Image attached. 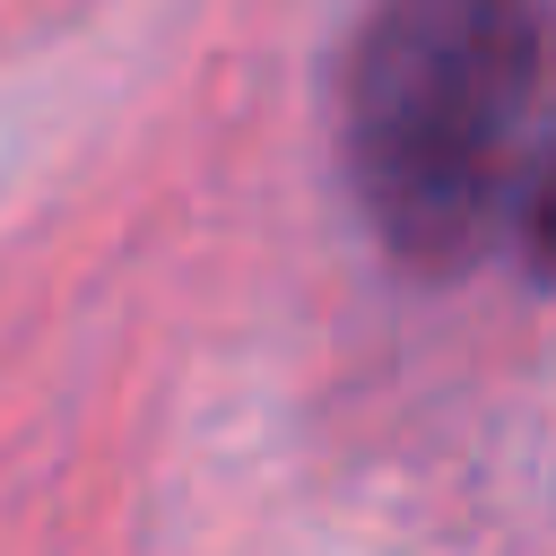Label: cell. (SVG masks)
Masks as SVG:
<instances>
[{
	"label": "cell",
	"mask_w": 556,
	"mask_h": 556,
	"mask_svg": "<svg viewBox=\"0 0 556 556\" xmlns=\"http://www.w3.org/2000/svg\"><path fill=\"white\" fill-rule=\"evenodd\" d=\"M539 0H374L348 52V174L400 261H478L547 217Z\"/></svg>",
	"instance_id": "1"
}]
</instances>
